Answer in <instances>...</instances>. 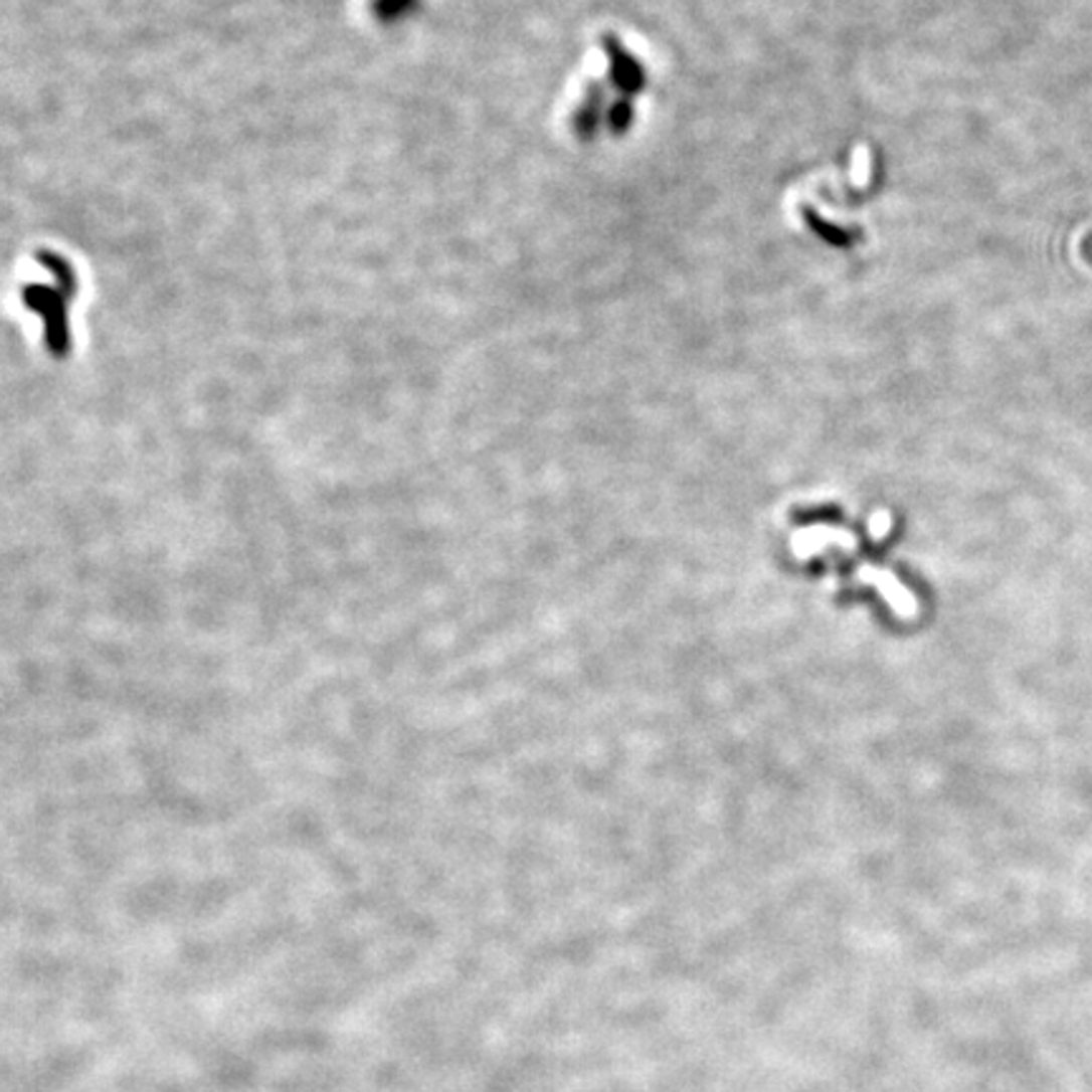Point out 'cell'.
Returning a JSON list of instances; mask_svg holds the SVG:
<instances>
[{
    "mask_svg": "<svg viewBox=\"0 0 1092 1092\" xmlns=\"http://www.w3.org/2000/svg\"><path fill=\"white\" fill-rule=\"evenodd\" d=\"M791 549L799 559L816 557L825 549H843V552H855L858 549V539L850 531L838 529V526H811V529L796 531L794 539H791Z\"/></svg>",
    "mask_w": 1092,
    "mask_h": 1092,
    "instance_id": "cell-2",
    "label": "cell"
},
{
    "mask_svg": "<svg viewBox=\"0 0 1092 1092\" xmlns=\"http://www.w3.org/2000/svg\"><path fill=\"white\" fill-rule=\"evenodd\" d=\"M858 579L863 584H870V587L878 589L885 602H888V607L893 609L900 619L918 617L916 594L910 592L893 572L875 567V564H863V567L858 569Z\"/></svg>",
    "mask_w": 1092,
    "mask_h": 1092,
    "instance_id": "cell-1",
    "label": "cell"
},
{
    "mask_svg": "<svg viewBox=\"0 0 1092 1092\" xmlns=\"http://www.w3.org/2000/svg\"><path fill=\"white\" fill-rule=\"evenodd\" d=\"M890 529H893V516H890V511L880 509V511H875L873 516H870L868 531H870V536H873V539H878V541L885 539V536L890 534Z\"/></svg>",
    "mask_w": 1092,
    "mask_h": 1092,
    "instance_id": "cell-3",
    "label": "cell"
}]
</instances>
